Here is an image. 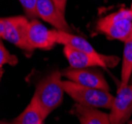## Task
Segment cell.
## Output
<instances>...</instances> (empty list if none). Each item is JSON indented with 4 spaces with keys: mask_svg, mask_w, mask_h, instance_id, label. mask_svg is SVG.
Masks as SVG:
<instances>
[{
    "mask_svg": "<svg viewBox=\"0 0 132 124\" xmlns=\"http://www.w3.org/2000/svg\"><path fill=\"white\" fill-rule=\"evenodd\" d=\"M62 77L63 75L60 71H54L48 75L40 80L32 96L31 100L37 104L45 118L58 108L63 101L64 93L66 92L63 88Z\"/></svg>",
    "mask_w": 132,
    "mask_h": 124,
    "instance_id": "6da1fadb",
    "label": "cell"
},
{
    "mask_svg": "<svg viewBox=\"0 0 132 124\" xmlns=\"http://www.w3.org/2000/svg\"><path fill=\"white\" fill-rule=\"evenodd\" d=\"M62 84L65 92L73 98L76 103L92 108H111L114 96L109 92L86 87L71 80H63Z\"/></svg>",
    "mask_w": 132,
    "mask_h": 124,
    "instance_id": "7a4b0ae2",
    "label": "cell"
},
{
    "mask_svg": "<svg viewBox=\"0 0 132 124\" xmlns=\"http://www.w3.org/2000/svg\"><path fill=\"white\" fill-rule=\"evenodd\" d=\"M96 30L108 39L125 42L132 36V11L121 8L106 15L97 21Z\"/></svg>",
    "mask_w": 132,
    "mask_h": 124,
    "instance_id": "3957f363",
    "label": "cell"
},
{
    "mask_svg": "<svg viewBox=\"0 0 132 124\" xmlns=\"http://www.w3.org/2000/svg\"><path fill=\"white\" fill-rule=\"evenodd\" d=\"M4 34L2 39L14 44L25 52L31 53L33 50L28 43V26L29 21L24 16H13L3 18Z\"/></svg>",
    "mask_w": 132,
    "mask_h": 124,
    "instance_id": "277c9868",
    "label": "cell"
},
{
    "mask_svg": "<svg viewBox=\"0 0 132 124\" xmlns=\"http://www.w3.org/2000/svg\"><path fill=\"white\" fill-rule=\"evenodd\" d=\"M64 54L70 64V68L73 69H86L95 67H114L118 62V58L113 56H106L104 58L95 57L88 53L73 49L71 47L64 46Z\"/></svg>",
    "mask_w": 132,
    "mask_h": 124,
    "instance_id": "5b68a950",
    "label": "cell"
},
{
    "mask_svg": "<svg viewBox=\"0 0 132 124\" xmlns=\"http://www.w3.org/2000/svg\"><path fill=\"white\" fill-rule=\"evenodd\" d=\"M62 75L68 78V80H71L77 85L109 92V85L104 77L99 71L93 68H86V69L69 68L66 69L64 72H62Z\"/></svg>",
    "mask_w": 132,
    "mask_h": 124,
    "instance_id": "8992f818",
    "label": "cell"
},
{
    "mask_svg": "<svg viewBox=\"0 0 132 124\" xmlns=\"http://www.w3.org/2000/svg\"><path fill=\"white\" fill-rule=\"evenodd\" d=\"M131 115L132 85L119 86L110 108V124H125Z\"/></svg>",
    "mask_w": 132,
    "mask_h": 124,
    "instance_id": "52a82bcc",
    "label": "cell"
},
{
    "mask_svg": "<svg viewBox=\"0 0 132 124\" xmlns=\"http://www.w3.org/2000/svg\"><path fill=\"white\" fill-rule=\"evenodd\" d=\"M28 43L32 50H51L57 45L54 30H49L40 21L32 19L28 26Z\"/></svg>",
    "mask_w": 132,
    "mask_h": 124,
    "instance_id": "ba28073f",
    "label": "cell"
},
{
    "mask_svg": "<svg viewBox=\"0 0 132 124\" xmlns=\"http://www.w3.org/2000/svg\"><path fill=\"white\" fill-rule=\"evenodd\" d=\"M36 13L37 17L51 24L55 30L70 32L71 28L65 18V13L56 6L53 0H38Z\"/></svg>",
    "mask_w": 132,
    "mask_h": 124,
    "instance_id": "9c48e42d",
    "label": "cell"
},
{
    "mask_svg": "<svg viewBox=\"0 0 132 124\" xmlns=\"http://www.w3.org/2000/svg\"><path fill=\"white\" fill-rule=\"evenodd\" d=\"M54 33H55V38H56L57 44L71 47L73 49L88 53L90 55H93L95 57H99V58L106 57L104 55L99 54L97 51H95V49L92 46V44L89 42H87L82 37L73 35L71 32H63V31H58L55 29H54Z\"/></svg>",
    "mask_w": 132,
    "mask_h": 124,
    "instance_id": "30bf717a",
    "label": "cell"
},
{
    "mask_svg": "<svg viewBox=\"0 0 132 124\" xmlns=\"http://www.w3.org/2000/svg\"><path fill=\"white\" fill-rule=\"evenodd\" d=\"M72 112L80 124H110L109 114L97 108H92L76 103Z\"/></svg>",
    "mask_w": 132,
    "mask_h": 124,
    "instance_id": "8fae6325",
    "label": "cell"
},
{
    "mask_svg": "<svg viewBox=\"0 0 132 124\" xmlns=\"http://www.w3.org/2000/svg\"><path fill=\"white\" fill-rule=\"evenodd\" d=\"M132 76V36L124 42L122 65H121V77L119 86L129 85Z\"/></svg>",
    "mask_w": 132,
    "mask_h": 124,
    "instance_id": "7c38bea8",
    "label": "cell"
},
{
    "mask_svg": "<svg viewBox=\"0 0 132 124\" xmlns=\"http://www.w3.org/2000/svg\"><path fill=\"white\" fill-rule=\"evenodd\" d=\"M45 116L34 101H30L24 111L14 120V124H44Z\"/></svg>",
    "mask_w": 132,
    "mask_h": 124,
    "instance_id": "4fadbf2b",
    "label": "cell"
},
{
    "mask_svg": "<svg viewBox=\"0 0 132 124\" xmlns=\"http://www.w3.org/2000/svg\"><path fill=\"white\" fill-rule=\"evenodd\" d=\"M17 63H18V59L8 52V50L4 47V45L0 42V69L7 64L14 65Z\"/></svg>",
    "mask_w": 132,
    "mask_h": 124,
    "instance_id": "5bb4252c",
    "label": "cell"
},
{
    "mask_svg": "<svg viewBox=\"0 0 132 124\" xmlns=\"http://www.w3.org/2000/svg\"><path fill=\"white\" fill-rule=\"evenodd\" d=\"M21 5L23 7V10L26 14V16L30 19H35L37 17L36 13V6L38 0H19Z\"/></svg>",
    "mask_w": 132,
    "mask_h": 124,
    "instance_id": "9a60e30c",
    "label": "cell"
},
{
    "mask_svg": "<svg viewBox=\"0 0 132 124\" xmlns=\"http://www.w3.org/2000/svg\"><path fill=\"white\" fill-rule=\"evenodd\" d=\"M67 1H68V0H53V2L56 4V6L58 7L62 12H64V13H65V11H66Z\"/></svg>",
    "mask_w": 132,
    "mask_h": 124,
    "instance_id": "2e32d148",
    "label": "cell"
},
{
    "mask_svg": "<svg viewBox=\"0 0 132 124\" xmlns=\"http://www.w3.org/2000/svg\"><path fill=\"white\" fill-rule=\"evenodd\" d=\"M3 34H4V21L3 18H0V38L3 37Z\"/></svg>",
    "mask_w": 132,
    "mask_h": 124,
    "instance_id": "e0dca14e",
    "label": "cell"
},
{
    "mask_svg": "<svg viewBox=\"0 0 132 124\" xmlns=\"http://www.w3.org/2000/svg\"><path fill=\"white\" fill-rule=\"evenodd\" d=\"M0 124H14V122H7V121H3V120H0Z\"/></svg>",
    "mask_w": 132,
    "mask_h": 124,
    "instance_id": "ac0fdd59",
    "label": "cell"
},
{
    "mask_svg": "<svg viewBox=\"0 0 132 124\" xmlns=\"http://www.w3.org/2000/svg\"><path fill=\"white\" fill-rule=\"evenodd\" d=\"M128 124H132V120H131V121H129V122H128Z\"/></svg>",
    "mask_w": 132,
    "mask_h": 124,
    "instance_id": "d6986e66",
    "label": "cell"
},
{
    "mask_svg": "<svg viewBox=\"0 0 132 124\" xmlns=\"http://www.w3.org/2000/svg\"><path fill=\"white\" fill-rule=\"evenodd\" d=\"M130 10H131V11H132V4H131V8H130Z\"/></svg>",
    "mask_w": 132,
    "mask_h": 124,
    "instance_id": "ffe728a7",
    "label": "cell"
}]
</instances>
